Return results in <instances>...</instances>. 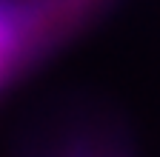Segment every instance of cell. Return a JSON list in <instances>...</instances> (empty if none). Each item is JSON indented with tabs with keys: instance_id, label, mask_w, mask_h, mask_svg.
I'll list each match as a JSON object with an SVG mask.
<instances>
[{
	"instance_id": "6da1fadb",
	"label": "cell",
	"mask_w": 160,
	"mask_h": 157,
	"mask_svg": "<svg viewBox=\"0 0 160 157\" xmlns=\"http://www.w3.org/2000/svg\"><path fill=\"white\" fill-rule=\"evenodd\" d=\"M17 46V32H14V23L12 17H6V12L0 9V54H6Z\"/></svg>"
},
{
	"instance_id": "7a4b0ae2",
	"label": "cell",
	"mask_w": 160,
	"mask_h": 157,
	"mask_svg": "<svg viewBox=\"0 0 160 157\" xmlns=\"http://www.w3.org/2000/svg\"><path fill=\"white\" fill-rule=\"evenodd\" d=\"M6 66V54H0V69H3Z\"/></svg>"
}]
</instances>
